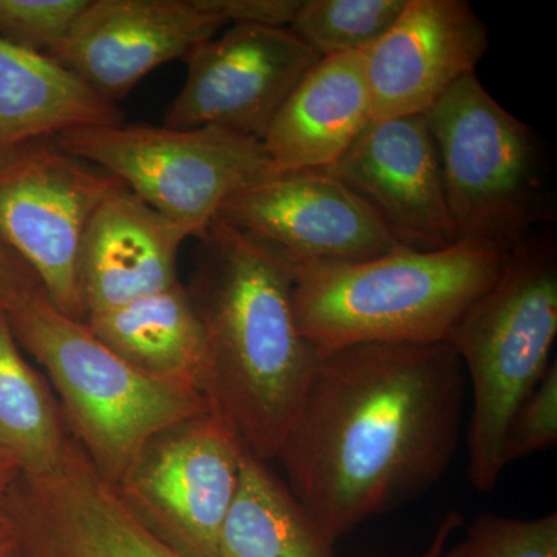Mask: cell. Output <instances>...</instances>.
<instances>
[{"label":"cell","mask_w":557,"mask_h":557,"mask_svg":"<svg viewBox=\"0 0 557 557\" xmlns=\"http://www.w3.org/2000/svg\"><path fill=\"white\" fill-rule=\"evenodd\" d=\"M467 375L448 341L322 351L276 460L330 541L437 485L456 457Z\"/></svg>","instance_id":"cell-1"},{"label":"cell","mask_w":557,"mask_h":557,"mask_svg":"<svg viewBox=\"0 0 557 557\" xmlns=\"http://www.w3.org/2000/svg\"><path fill=\"white\" fill-rule=\"evenodd\" d=\"M188 289L208 347L203 394L260 460H276L319 361L300 333L292 265L215 219L199 237Z\"/></svg>","instance_id":"cell-2"},{"label":"cell","mask_w":557,"mask_h":557,"mask_svg":"<svg viewBox=\"0 0 557 557\" xmlns=\"http://www.w3.org/2000/svg\"><path fill=\"white\" fill-rule=\"evenodd\" d=\"M511 249L458 240L434 251L399 248L354 263L295 267L300 333L322 351L355 344H432L507 265Z\"/></svg>","instance_id":"cell-3"},{"label":"cell","mask_w":557,"mask_h":557,"mask_svg":"<svg viewBox=\"0 0 557 557\" xmlns=\"http://www.w3.org/2000/svg\"><path fill=\"white\" fill-rule=\"evenodd\" d=\"M557 336V248L530 234L450 330L471 384L468 475L482 494L504 474L512 418L552 366Z\"/></svg>","instance_id":"cell-4"},{"label":"cell","mask_w":557,"mask_h":557,"mask_svg":"<svg viewBox=\"0 0 557 557\" xmlns=\"http://www.w3.org/2000/svg\"><path fill=\"white\" fill-rule=\"evenodd\" d=\"M14 338L57 391L72 437L112 486L164 429L212 409L200 392L138 372L42 289L5 311Z\"/></svg>","instance_id":"cell-5"},{"label":"cell","mask_w":557,"mask_h":557,"mask_svg":"<svg viewBox=\"0 0 557 557\" xmlns=\"http://www.w3.org/2000/svg\"><path fill=\"white\" fill-rule=\"evenodd\" d=\"M458 240L511 249L548 211L536 132L509 113L475 73L424 113Z\"/></svg>","instance_id":"cell-6"},{"label":"cell","mask_w":557,"mask_h":557,"mask_svg":"<svg viewBox=\"0 0 557 557\" xmlns=\"http://www.w3.org/2000/svg\"><path fill=\"white\" fill-rule=\"evenodd\" d=\"M53 141L100 168L164 218L199 239L223 205L273 175L260 139L219 127L177 129L108 124L64 132Z\"/></svg>","instance_id":"cell-7"},{"label":"cell","mask_w":557,"mask_h":557,"mask_svg":"<svg viewBox=\"0 0 557 557\" xmlns=\"http://www.w3.org/2000/svg\"><path fill=\"white\" fill-rule=\"evenodd\" d=\"M124 188L53 139L0 157V244L32 270L54 309L84 321L78 260L91 215Z\"/></svg>","instance_id":"cell-8"},{"label":"cell","mask_w":557,"mask_h":557,"mask_svg":"<svg viewBox=\"0 0 557 557\" xmlns=\"http://www.w3.org/2000/svg\"><path fill=\"white\" fill-rule=\"evenodd\" d=\"M247 446L218 410L164 429L113 486L121 500L183 557H219Z\"/></svg>","instance_id":"cell-9"},{"label":"cell","mask_w":557,"mask_h":557,"mask_svg":"<svg viewBox=\"0 0 557 557\" xmlns=\"http://www.w3.org/2000/svg\"><path fill=\"white\" fill-rule=\"evenodd\" d=\"M0 530L16 557H183L126 507L75 438L57 471L17 474Z\"/></svg>","instance_id":"cell-10"},{"label":"cell","mask_w":557,"mask_h":557,"mask_svg":"<svg viewBox=\"0 0 557 557\" xmlns=\"http://www.w3.org/2000/svg\"><path fill=\"white\" fill-rule=\"evenodd\" d=\"M321 60L289 28L230 25L190 50L186 78L164 126L219 127L260 139Z\"/></svg>","instance_id":"cell-11"},{"label":"cell","mask_w":557,"mask_h":557,"mask_svg":"<svg viewBox=\"0 0 557 557\" xmlns=\"http://www.w3.org/2000/svg\"><path fill=\"white\" fill-rule=\"evenodd\" d=\"M218 219L269 245L292 269L364 262L403 248L364 201L324 170L270 175L231 197Z\"/></svg>","instance_id":"cell-12"},{"label":"cell","mask_w":557,"mask_h":557,"mask_svg":"<svg viewBox=\"0 0 557 557\" xmlns=\"http://www.w3.org/2000/svg\"><path fill=\"white\" fill-rule=\"evenodd\" d=\"M223 28L209 0H89L49 57L116 104L150 72L185 60Z\"/></svg>","instance_id":"cell-13"},{"label":"cell","mask_w":557,"mask_h":557,"mask_svg":"<svg viewBox=\"0 0 557 557\" xmlns=\"http://www.w3.org/2000/svg\"><path fill=\"white\" fill-rule=\"evenodd\" d=\"M324 171L364 201L403 248L434 251L458 242L424 115L370 121Z\"/></svg>","instance_id":"cell-14"},{"label":"cell","mask_w":557,"mask_h":557,"mask_svg":"<svg viewBox=\"0 0 557 557\" xmlns=\"http://www.w3.org/2000/svg\"><path fill=\"white\" fill-rule=\"evenodd\" d=\"M487 28L463 0H408L364 53L372 120L424 115L458 79L475 73Z\"/></svg>","instance_id":"cell-15"},{"label":"cell","mask_w":557,"mask_h":557,"mask_svg":"<svg viewBox=\"0 0 557 557\" xmlns=\"http://www.w3.org/2000/svg\"><path fill=\"white\" fill-rule=\"evenodd\" d=\"M188 239V231L126 188L110 194L91 215L81 244L84 319L177 284L180 249Z\"/></svg>","instance_id":"cell-16"},{"label":"cell","mask_w":557,"mask_h":557,"mask_svg":"<svg viewBox=\"0 0 557 557\" xmlns=\"http://www.w3.org/2000/svg\"><path fill=\"white\" fill-rule=\"evenodd\" d=\"M372 121L364 53L321 58L263 137L274 174L329 170Z\"/></svg>","instance_id":"cell-17"},{"label":"cell","mask_w":557,"mask_h":557,"mask_svg":"<svg viewBox=\"0 0 557 557\" xmlns=\"http://www.w3.org/2000/svg\"><path fill=\"white\" fill-rule=\"evenodd\" d=\"M121 123L119 106L60 62L0 38V157L79 127Z\"/></svg>","instance_id":"cell-18"},{"label":"cell","mask_w":557,"mask_h":557,"mask_svg":"<svg viewBox=\"0 0 557 557\" xmlns=\"http://www.w3.org/2000/svg\"><path fill=\"white\" fill-rule=\"evenodd\" d=\"M84 324L138 372L205 395L207 336L182 281L120 309L90 314Z\"/></svg>","instance_id":"cell-19"},{"label":"cell","mask_w":557,"mask_h":557,"mask_svg":"<svg viewBox=\"0 0 557 557\" xmlns=\"http://www.w3.org/2000/svg\"><path fill=\"white\" fill-rule=\"evenodd\" d=\"M333 545L284 479L245 449L219 557H335Z\"/></svg>","instance_id":"cell-20"},{"label":"cell","mask_w":557,"mask_h":557,"mask_svg":"<svg viewBox=\"0 0 557 557\" xmlns=\"http://www.w3.org/2000/svg\"><path fill=\"white\" fill-rule=\"evenodd\" d=\"M72 442L49 381L24 358L0 310V460L20 474H50Z\"/></svg>","instance_id":"cell-21"},{"label":"cell","mask_w":557,"mask_h":557,"mask_svg":"<svg viewBox=\"0 0 557 557\" xmlns=\"http://www.w3.org/2000/svg\"><path fill=\"white\" fill-rule=\"evenodd\" d=\"M408 0H302L289 30L319 58L366 53Z\"/></svg>","instance_id":"cell-22"},{"label":"cell","mask_w":557,"mask_h":557,"mask_svg":"<svg viewBox=\"0 0 557 557\" xmlns=\"http://www.w3.org/2000/svg\"><path fill=\"white\" fill-rule=\"evenodd\" d=\"M443 557H557V515L515 519L482 512Z\"/></svg>","instance_id":"cell-23"},{"label":"cell","mask_w":557,"mask_h":557,"mask_svg":"<svg viewBox=\"0 0 557 557\" xmlns=\"http://www.w3.org/2000/svg\"><path fill=\"white\" fill-rule=\"evenodd\" d=\"M89 0H0V38L50 54L67 38Z\"/></svg>","instance_id":"cell-24"},{"label":"cell","mask_w":557,"mask_h":557,"mask_svg":"<svg viewBox=\"0 0 557 557\" xmlns=\"http://www.w3.org/2000/svg\"><path fill=\"white\" fill-rule=\"evenodd\" d=\"M557 443V362L520 405L505 443V463L555 448Z\"/></svg>","instance_id":"cell-25"},{"label":"cell","mask_w":557,"mask_h":557,"mask_svg":"<svg viewBox=\"0 0 557 557\" xmlns=\"http://www.w3.org/2000/svg\"><path fill=\"white\" fill-rule=\"evenodd\" d=\"M302 0H209L220 20L230 25L289 28Z\"/></svg>","instance_id":"cell-26"},{"label":"cell","mask_w":557,"mask_h":557,"mask_svg":"<svg viewBox=\"0 0 557 557\" xmlns=\"http://www.w3.org/2000/svg\"><path fill=\"white\" fill-rule=\"evenodd\" d=\"M40 289L32 270L0 244V310L9 311Z\"/></svg>","instance_id":"cell-27"},{"label":"cell","mask_w":557,"mask_h":557,"mask_svg":"<svg viewBox=\"0 0 557 557\" xmlns=\"http://www.w3.org/2000/svg\"><path fill=\"white\" fill-rule=\"evenodd\" d=\"M461 527H463V516L460 512H446L443 516L442 522L438 523L437 530H435L434 536L429 542L426 549L418 557H443L450 537Z\"/></svg>","instance_id":"cell-28"},{"label":"cell","mask_w":557,"mask_h":557,"mask_svg":"<svg viewBox=\"0 0 557 557\" xmlns=\"http://www.w3.org/2000/svg\"><path fill=\"white\" fill-rule=\"evenodd\" d=\"M16 468L11 467L7 461L0 460V515H2L3 500L9 493L11 483L17 478Z\"/></svg>","instance_id":"cell-29"},{"label":"cell","mask_w":557,"mask_h":557,"mask_svg":"<svg viewBox=\"0 0 557 557\" xmlns=\"http://www.w3.org/2000/svg\"><path fill=\"white\" fill-rule=\"evenodd\" d=\"M11 553V541L5 531L0 530V557H9Z\"/></svg>","instance_id":"cell-30"},{"label":"cell","mask_w":557,"mask_h":557,"mask_svg":"<svg viewBox=\"0 0 557 557\" xmlns=\"http://www.w3.org/2000/svg\"><path fill=\"white\" fill-rule=\"evenodd\" d=\"M9 557H16L13 555V545H11V553H10Z\"/></svg>","instance_id":"cell-31"}]
</instances>
